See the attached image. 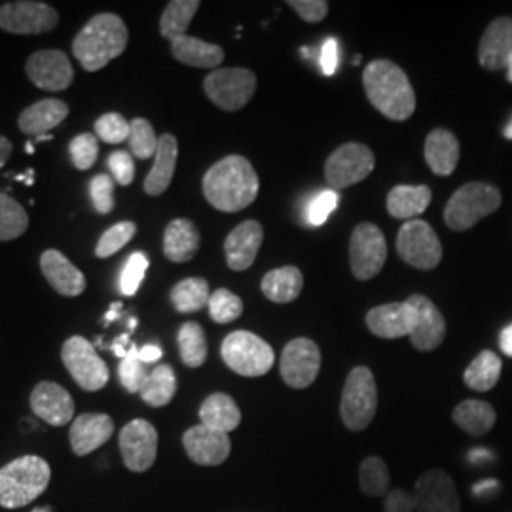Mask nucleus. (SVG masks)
I'll list each match as a JSON object with an SVG mask.
<instances>
[{
    "label": "nucleus",
    "mask_w": 512,
    "mask_h": 512,
    "mask_svg": "<svg viewBox=\"0 0 512 512\" xmlns=\"http://www.w3.org/2000/svg\"><path fill=\"white\" fill-rule=\"evenodd\" d=\"M366 97L389 120L404 122L416 110V93L399 65L387 59L372 61L363 73Z\"/></svg>",
    "instance_id": "2"
},
{
    "label": "nucleus",
    "mask_w": 512,
    "mask_h": 512,
    "mask_svg": "<svg viewBox=\"0 0 512 512\" xmlns=\"http://www.w3.org/2000/svg\"><path fill=\"white\" fill-rule=\"evenodd\" d=\"M220 355L230 370L245 378L268 374L275 361L272 346L249 330H236L228 334L222 342Z\"/></svg>",
    "instance_id": "5"
},
{
    "label": "nucleus",
    "mask_w": 512,
    "mask_h": 512,
    "mask_svg": "<svg viewBox=\"0 0 512 512\" xmlns=\"http://www.w3.org/2000/svg\"><path fill=\"white\" fill-rule=\"evenodd\" d=\"M258 177L251 162L243 156H226L203 177L205 200L224 213H238L258 196Z\"/></svg>",
    "instance_id": "1"
},
{
    "label": "nucleus",
    "mask_w": 512,
    "mask_h": 512,
    "mask_svg": "<svg viewBox=\"0 0 512 512\" xmlns=\"http://www.w3.org/2000/svg\"><path fill=\"white\" fill-rule=\"evenodd\" d=\"M95 135L109 145H120L129 139V122L118 112L103 114L95 122Z\"/></svg>",
    "instance_id": "46"
},
{
    "label": "nucleus",
    "mask_w": 512,
    "mask_h": 512,
    "mask_svg": "<svg viewBox=\"0 0 512 512\" xmlns=\"http://www.w3.org/2000/svg\"><path fill=\"white\" fill-rule=\"evenodd\" d=\"M31 408L40 420L63 427L74 420V401L71 393L55 382H40L31 393Z\"/></svg>",
    "instance_id": "20"
},
{
    "label": "nucleus",
    "mask_w": 512,
    "mask_h": 512,
    "mask_svg": "<svg viewBox=\"0 0 512 512\" xmlns=\"http://www.w3.org/2000/svg\"><path fill=\"white\" fill-rule=\"evenodd\" d=\"M207 308H209V315L215 323L226 325V323H234L241 317L243 302L238 294H234L228 289H219L211 294Z\"/></svg>",
    "instance_id": "44"
},
{
    "label": "nucleus",
    "mask_w": 512,
    "mask_h": 512,
    "mask_svg": "<svg viewBox=\"0 0 512 512\" xmlns=\"http://www.w3.org/2000/svg\"><path fill=\"white\" fill-rule=\"evenodd\" d=\"M139 359L145 363V365H150V363H158L160 359H162V349L158 348V346H143V348L139 349Z\"/></svg>",
    "instance_id": "55"
},
{
    "label": "nucleus",
    "mask_w": 512,
    "mask_h": 512,
    "mask_svg": "<svg viewBox=\"0 0 512 512\" xmlns=\"http://www.w3.org/2000/svg\"><path fill=\"white\" fill-rule=\"evenodd\" d=\"M412 495L416 512H461L456 484L452 476L440 469L423 473Z\"/></svg>",
    "instance_id": "16"
},
{
    "label": "nucleus",
    "mask_w": 512,
    "mask_h": 512,
    "mask_svg": "<svg viewBox=\"0 0 512 512\" xmlns=\"http://www.w3.org/2000/svg\"><path fill=\"white\" fill-rule=\"evenodd\" d=\"M207 97L222 110L243 109L256 92V76L249 69H217L203 82Z\"/></svg>",
    "instance_id": "10"
},
{
    "label": "nucleus",
    "mask_w": 512,
    "mask_h": 512,
    "mask_svg": "<svg viewBox=\"0 0 512 512\" xmlns=\"http://www.w3.org/2000/svg\"><path fill=\"white\" fill-rule=\"evenodd\" d=\"M304 287V275L296 266L272 270L262 279V293L275 304H289L296 300Z\"/></svg>",
    "instance_id": "33"
},
{
    "label": "nucleus",
    "mask_w": 512,
    "mask_h": 512,
    "mask_svg": "<svg viewBox=\"0 0 512 512\" xmlns=\"http://www.w3.org/2000/svg\"><path fill=\"white\" fill-rule=\"evenodd\" d=\"M171 304L179 313H194L209 304V283L202 277H188L171 289Z\"/></svg>",
    "instance_id": "37"
},
{
    "label": "nucleus",
    "mask_w": 512,
    "mask_h": 512,
    "mask_svg": "<svg viewBox=\"0 0 512 512\" xmlns=\"http://www.w3.org/2000/svg\"><path fill=\"white\" fill-rule=\"evenodd\" d=\"M69 152H71V160L76 169H80V171L92 169L99 158L97 137L93 133H80L71 141Z\"/></svg>",
    "instance_id": "47"
},
{
    "label": "nucleus",
    "mask_w": 512,
    "mask_h": 512,
    "mask_svg": "<svg viewBox=\"0 0 512 512\" xmlns=\"http://www.w3.org/2000/svg\"><path fill=\"white\" fill-rule=\"evenodd\" d=\"M454 423L467 435L482 437L495 425V410L484 401H463L454 410Z\"/></svg>",
    "instance_id": "35"
},
{
    "label": "nucleus",
    "mask_w": 512,
    "mask_h": 512,
    "mask_svg": "<svg viewBox=\"0 0 512 512\" xmlns=\"http://www.w3.org/2000/svg\"><path fill=\"white\" fill-rule=\"evenodd\" d=\"M416 313V325L410 334L412 346L420 351H433L439 348L446 336V321L439 308L421 294H412L406 298Z\"/></svg>",
    "instance_id": "19"
},
{
    "label": "nucleus",
    "mask_w": 512,
    "mask_h": 512,
    "mask_svg": "<svg viewBox=\"0 0 512 512\" xmlns=\"http://www.w3.org/2000/svg\"><path fill=\"white\" fill-rule=\"evenodd\" d=\"M135 234H137V224L131 220H124V222L110 226L109 230L97 241L95 256L109 258V256L116 255L122 247L128 245Z\"/></svg>",
    "instance_id": "43"
},
{
    "label": "nucleus",
    "mask_w": 512,
    "mask_h": 512,
    "mask_svg": "<svg viewBox=\"0 0 512 512\" xmlns=\"http://www.w3.org/2000/svg\"><path fill=\"white\" fill-rule=\"evenodd\" d=\"M63 365L84 391H99L109 384V366L97 355L90 340L82 336L69 338L61 349Z\"/></svg>",
    "instance_id": "8"
},
{
    "label": "nucleus",
    "mask_w": 512,
    "mask_h": 512,
    "mask_svg": "<svg viewBox=\"0 0 512 512\" xmlns=\"http://www.w3.org/2000/svg\"><path fill=\"white\" fill-rule=\"evenodd\" d=\"M128 27L116 14L90 19L73 40V54L84 71L97 73L128 48Z\"/></svg>",
    "instance_id": "3"
},
{
    "label": "nucleus",
    "mask_w": 512,
    "mask_h": 512,
    "mask_svg": "<svg viewBox=\"0 0 512 512\" xmlns=\"http://www.w3.org/2000/svg\"><path fill=\"white\" fill-rule=\"evenodd\" d=\"M376 158L370 148L361 143H348L336 148L325 165V177L332 190H342L361 183L374 171Z\"/></svg>",
    "instance_id": "13"
},
{
    "label": "nucleus",
    "mask_w": 512,
    "mask_h": 512,
    "mask_svg": "<svg viewBox=\"0 0 512 512\" xmlns=\"http://www.w3.org/2000/svg\"><path fill=\"white\" fill-rule=\"evenodd\" d=\"M183 444L188 458L202 467L222 465L232 452L230 435L205 427L202 423L190 427L184 433Z\"/></svg>",
    "instance_id": "18"
},
{
    "label": "nucleus",
    "mask_w": 512,
    "mask_h": 512,
    "mask_svg": "<svg viewBox=\"0 0 512 512\" xmlns=\"http://www.w3.org/2000/svg\"><path fill=\"white\" fill-rule=\"evenodd\" d=\"M52 469L46 459L23 456L0 469V507L21 509L46 492Z\"/></svg>",
    "instance_id": "4"
},
{
    "label": "nucleus",
    "mask_w": 512,
    "mask_h": 512,
    "mask_svg": "<svg viewBox=\"0 0 512 512\" xmlns=\"http://www.w3.org/2000/svg\"><path fill=\"white\" fill-rule=\"evenodd\" d=\"M507 78H509V82L512 84V57L509 59V63H507Z\"/></svg>",
    "instance_id": "62"
},
{
    "label": "nucleus",
    "mask_w": 512,
    "mask_h": 512,
    "mask_svg": "<svg viewBox=\"0 0 512 512\" xmlns=\"http://www.w3.org/2000/svg\"><path fill=\"white\" fill-rule=\"evenodd\" d=\"M397 253L412 268L435 270L442 260V245L425 220H408L399 230Z\"/></svg>",
    "instance_id": "9"
},
{
    "label": "nucleus",
    "mask_w": 512,
    "mask_h": 512,
    "mask_svg": "<svg viewBox=\"0 0 512 512\" xmlns=\"http://www.w3.org/2000/svg\"><path fill=\"white\" fill-rule=\"evenodd\" d=\"M179 351L181 359L190 368H200L207 361V340L205 332L198 323H184L179 330Z\"/></svg>",
    "instance_id": "39"
},
{
    "label": "nucleus",
    "mask_w": 512,
    "mask_h": 512,
    "mask_svg": "<svg viewBox=\"0 0 512 512\" xmlns=\"http://www.w3.org/2000/svg\"><path fill=\"white\" fill-rule=\"evenodd\" d=\"M27 76L44 92H63L73 84V65L61 50H40L27 59Z\"/></svg>",
    "instance_id": "17"
},
{
    "label": "nucleus",
    "mask_w": 512,
    "mask_h": 512,
    "mask_svg": "<svg viewBox=\"0 0 512 512\" xmlns=\"http://www.w3.org/2000/svg\"><path fill=\"white\" fill-rule=\"evenodd\" d=\"M148 270V258L145 253H133L129 256L122 275H120V291L126 296H133L139 291Z\"/></svg>",
    "instance_id": "48"
},
{
    "label": "nucleus",
    "mask_w": 512,
    "mask_h": 512,
    "mask_svg": "<svg viewBox=\"0 0 512 512\" xmlns=\"http://www.w3.org/2000/svg\"><path fill=\"white\" fill-rule=\"evenodd\" d=\"M200 251V232L194 222L175 219L169 222L164 234V255L171 262H188Z\"/></svg>",
    "instance_id": "29"
},
{
    "label": "nucleus",
    "mask_w": 512,
    "mask_h": 512,
    "mask_svg": "<svg viewBox=\"0 0 512 512\" xmlns=\"http://www.w3.org/2000/svg\"><path fill=\"white\" fill-rule=\"evenodd\" d=\"M503 135L512 141V118L509 120V124L505 126V129H503Z\"/></svg>",
    "instance_id": "61"
},
{
    "label": "nucleus",
    "mask_w": 512,
    "mask_h": 512,
    "mask_svg": "<svg viewBox=\"0 0 512 512\" xmlns=\"http://www.w3.org/2000/svg\"><path fill=\"white\" fill-rule=\"evenodd\" d=\"M29 228V215L14 198L0 192V241H12Z\"/></svg>",
    "instance_id": "40"
},
{
    "label": "nucleus",
    "mask_w": 512,
    "mask_h": 512,
    "mask_svg": "<svg viewBox=\"0 0 512 512\" xmlns=\"http://www.w3.org/2000/svg\"><path fill=\"white\" fill-rule=\"evenodd\" d=\"M171 54L184 65L198 69H215L224 59V50L220 46L188 35L171 42Z\"/></svg>",
    "instance_id": "31"
},
{
    "label": "nucleus",
    "mask_w": 512,
    "mask_h": 512,
    "mask_svg": "<svg viewBox=\"0 0 512 512\" xmlns=\"http://www.w3.org/2000/svg\"><path fill=\"white\" fill-rule=\"evenodd\" d=\"M129 342V334H122L120 338H116V342H114V346H112V351L120 357V359H124L126 355H128L129 348L126 349Z\"/></svg>",
    "instance_id": "58"
},
{
    "label": "nucleus",
    "mask_w": 512,
    "mask_h": 512,
    "mask_svg": "<svg viewBox=\"0 0 512 512\" xmlns=\"http://www.w3.org/2000/svg\"><path fill=\"white\" fill-rule=\"evenodd\" d=\"M387 260V243L384 232L372 224L363 222L353 230L349 243L351 272L359 281H368L380 274Z\"/></svg>",
    "instance_id": "12"
},
{
    "label": "nucleus",
    "mask_w": 512,
    "mask_h": 512,
    "mask_svg": "<svg viewBox=\"0 0 512 512\" xmlns=\"http://www.w3.org/2000/svg\"><path fill=\"white\" fill-rule=\"evenodd\" d=\"M389 484H391V476L384 459L376 456L363 459L359 467V486L363 494L370 497L385 495L389 492Z\"/></svg>",
    "instance_id": "41"
},
{
    "label": "nucleus",
    "mask_w": 512,
    "mask_h": 512,
    "mask_svg": "<svg viewBox=\"0 0 512 512\" xmlns=\"http://www.w3.org/2000/svg\"><path fill=\"white\" fill-rule=\"evenodd\" d=\"M69 116V105L59 99H42L19 114L18 126L25 135H48Z\"/></svg>",
    "instance_id": "26"
},
{
    "label": "nucleus",
    "mask_w": 512,
    "mask_h": 512,
    "mask_svg": "<svg viewBox=\"0 0 512 512\" xmlns=\"http://www.w3.org/2000/svg\"><path fill=\"white\" fill-rule=\"evenodd\" d=\"M107 164H109L112 179L120 184V186H129V184L133 183V179H135V162H133L131 152L116 150V152L110 154Z\"/></svg>",
    "instance_id": "51"
},
{
    "label": "nucleus",
    "mask_w": 512,
    "mask_h": 512,
    "mask_svg": "<svg viewBox=\"0 0 512 512\" xmlns=\"http://www.w3.org/2000/svg\"><path fill=\"white\" fill-rule=\"evenodd\" d=\"M499 348H501V351H503L507 357H512V325L501 330Z\"/></svg>",
    "instance_id": "56"
},
{
    "label": "nucleus",
    "mask_w": 512,
    "mask_h": 512,
    "mask_svg": "<svg viewBox=\"0 0 512 512\" xmlns=\"http://www.w3.org/2000/svg\"><path fill=\"white\" fill-rule=\"evenodd\" d=\"M118 376L120 384L126 387L128 393H139L141 385L147 380V365L139 359V348L135 344L129 346L128 355L120 361Z\"/></svg>",
    "instance_id": "45"
},
{
    "label": "nucleus",
    "mask_w": 512,
    "mask_h": 512,
    "mask_svg": "<svg viewBox=\"0 0 512 512\" xmlns=\"http://www.w3.org/2000/svg\"><path fill=\"white\" fill-rule=\"evenodd\" d=\"M425 160L435 175H452L459 162V143L456 135L448 129H433L425 139Z\"/></svg>",
    "instance_id": "28"
},
{
    "label": "nucleus",
    "mask_w": 512,
    "mask_h": 512,
    "mask_svg": "<svg viewBox=\"0 0 512 512\" xmlns=\"http://www.w3.org/2000/svg\"><path fill=\"white\" fill-rule=\"evenodd\" d=\"M177 158H179V143L175 135L164 133L158 139V150L154 156V167L145 179V192L148 196H160L169 188L175 175L177 167Z\"/></svg>",
    "instance_id": "27"
},
{
    "label": "nucleus",
    "mask_w": 512,
    "mask_h": 512,
    "mask_svg": "<svg viewBox=\"0 0 512 512\" xmlns=\"http://www.w3.org/2000/svg\"><path fill=\"white\" fill-rule=\"evenodd\" d=\"M378 410V389L370 368L357 366L348 374L342 391L340 414L349 431H365Z\"/></svg>",
    "instance_id": "7"
},
{
    "label": "nucleus",
    "mask_w": 512,
    "mask_h": 512,
    "mask_svg": "<svg viewBox=\"0 0 512 512\" xmlns=\"http://www.w3.org/2000/svg\"><path fill=\"white\" fill-rule=\"evenodd\" d=\"M338 63H340V46L336 38H329L323 48H321V57H319V65L325 76H332L338 71Z\"/></svg>",
    "instance_id": "53"
},
{
    "label": "nucleus",
    "mask_w": 512,
    "mask_h": 512,
    "mask_svg": "<svg viewBox=\"0 0 512 512\" xmlns=\"http://www.w3.org/2000/svg\"><path fill=\"white\" fill-rule=\"evenodd\" d=\"M492 486H495V480H488V482H482V484H478V486H475V492L476 494H480L482 490H488V488H492Z\"/></svg>",
    "instance_id": "60"
},
{
    "label": "nucleus",
    "mask_w": 512,
    "mask_h": 512,
    "mask_svg": "<svg viewBox=\"0 0 512 512\" xmlns=\"http://www.w3.org/2000/svg\"><path fill=\"white\" fill-rule=\"evenodd\" d=\"M501 368H503L501 359L495 355L494 351L486 349V351H480L473 359V363L467 366L463 380L467 387L475 391H490L501 378Z\"/></svg>",
    "instance_id": "36"
},
{
    "label": "nucleus",
    "mask_w": 512,
    "mask_h": 512,
    "mask_svg": "<svg viewBox=\"0 0 512 512\" xmlns=\"http://www.w3.org/2000/svg\"><path fill=\"white\" fill-rule=\"evenodd\" d=\"M158 139L152 124L145 118H135L133 122H129V150L131 156L139 158V160H150L152 156H156L158 150Z\"/></svg>",
    "instance_id": "42"
},
{
    "label": "nucleus",
    "mask_w": 512,
    "mask_h": 512,
    "mask_svg": "<svg viewBox=\"0 0 512 512\" xmlns=\"http://www.w3.org/2000/svg\"><path fill=\"white\" fill-rule=\"evenodd\" d=\"M200 8L198 0H173L160 18V33L162 37L169 38L171 42L177 38L186 37L190 21L196 16Z\"/></svg>",
    "instance_id": "38"
},
{
    "label": "nucleus",
    "mask_w": 512,
    "mask_h": 512,
    "mask_svg": "<svg viewBox=\"0 0 512 512\" xmlns=\"http://www.w3.org/2000/svg\"><path fill=\"white\" fill-rule=\"evenodd\" d=\"M120 310H122V302H114V304L110 306V310L107 311V315H105V321H107V323H112L114 319H118Z\"/></svg>",
    "instance_id": "59"
},
{
    "label": "nucleus",
    "mask_w": 512,
    "mask_h": 512,
    "mask_svg": "<svg viewBox=\"0 0 512 512\" xmlns=\"http://www.w3.org/2000/svg\"><path fill=\"white\" fill-rule=\"evenodd\" d=\"M177 393V376L173 366L158 365L148 372L147 380L141 385L139 395L145 403L162 408L171 403Z\"/></svg>",
    "instance_id": "34"
},
{
    "label": "nucleus",
    "mask_w": 512,
    "mask_h": 512,
    "mask_svg": "<svg viewBox=\"0 0 512 512\" xmlns=\"http://www.w3.org/2000/svg\"><path fill=\"white\" fill-rule=\"evenodd\" d=\"M90 198L99 215H109L114 209V179L105 173L95 175L90 181Z\"/></svg>",
    "instance_id": "49"
},
{
    "label": "nucleus",
    "mask_w": 512,
    "mask_h": 512,
    "mask_svg": "<svg viewBox=\"0 0 512 512\" xmlns=\"http://www.w3.org/2000/svg\"><path fill=\"white\" fill-rule=\"evenodd\" d=\"M40 270L48 283L54 287L55 293L61 296H78L86 291V277L74 266L73 262L55 251L48 249L40 256Z\"/></svg>",
    "instance_id": "23"
},
{
    "label": "nucleus",
    "mask_w": 512,
    "mask_h": 512,
    "mask_svg": "<svg viewBox=\"0 0 512 512\" xmlns=\"http://www.w3.org/2000/svg\"><path fill=\"white\" fill-rule=\"evenodd\" d=\"M338 202H340V196L336 190H325V192L317 194L308 207V222L311 226L325 224L330 213L338 207Z\"/></svg>",
    "instance_id": "50"
},
{
    "label": "nucleus",
    "mask_w": 512,
    "mask_h": 512,
    "mask_svg": "<svg viewBox=\"0 0 512 512\" xmlns=\"http://www.w3.org/2000/svg\"><path fill=\"white\" fill-rule=\"evenodd\" d=\"M200 420L205 427L220 433H232L241 423V410L236 401L226 393H213L203 401Z\"/></svg>",
    "instance_id": "32"
},
{
    "label": "nucleus",
    "mask_w": 512,
    "mask_h": 512,
    "mask_svg": "<svg viewBox=\"0 0 512 512\" xmlns=\"http://www.w3.org/2000/svg\"><path fill=\"white\" fill-rule=\"evenodd\" d=\"M281 378L293 389L310 387L321 370V349L310 338H294L281 353Z\"/></svg>",
    "instance_id": "14"
},
{
    "label": "nucleus",
    "mask_w": 512,
    "mask_h": 512,
    "mask_svg": "<svg viewBox=\"0 0 512 512\" xmlns=\"http://www.w3.org/2000/svg\"><path fill=\"white\" fill-rule=\"evenodd\" d=\"M431 203V188L429 186H410L401 184L395 186L387 196V211L393 219L414 220L423 211H427Z\"/></svg>",
    "instance_id": "30"
},
{
    "label": "nucleus",
    "mask_w": 512,
    "mask_h": 512,
    "mask_svg": "<svg viewBox=\"0 0 512 512\" xmlns=\"http://www.w3.org/2000/svg\"><path fill=\"white\" fill-rule=\"evenodd\" d=\"M25 152H27V154H33V152H35V147H33V143H27V147H25Z\"/></svg>",
    "instance_id": "63"
},
{
    "label": "nucleus",
    "mask_w": 512,
    "mask_h": 512,
    "mask_svg": "<svg viewBox=\"0 0 512 512\" xmlns=\"http://www.w3.org/2000/svg\"><path fill=\"white\" fill-rule=\"evenodd\" d=\"M264 239L260 222L245 220L236 226L224 241L226 262L234 272H245L253 266Z\"/></svg>",
    "instance_id": "22"
},
{
    "label": "nucleus",
    "mask_w": 512,
    "mask_h": 512,
    "mask_svg": "<svg viewBox=\"0 0 512 512\" xmlns=\"http://www.w3.org/2000/svg\"><path fill=\"white\" fill-rule=\"evenodd\" d=\"M385 512H414L416 505H414V495L408 494L406 490H391L389 494L385 495L384 503Z\"/></svg>",
    "instance_id": "54"
},
{
    "label": "nucleus",
    "mask_w": 512,
    "mask_h": 512,
    "mask_svg": "<svg viewBox=\"0 0 512 512\" xmlns=\"http://www.w3.org/2000/svg\"><path fill=\"white\" fill-rule=\"evenodd\" d=\"M512 57V18L495 19L478 46L480 65L488 71L507 69Z\"/></svg>",
    "instance_id": "25"
},
{
    "label": "nucleus",
    "mask_w": 512,
    "mask_h": 512,
    "mask_svg": "<svg viewBox=\"0 0 512 512\" xmlns=\"http://www.w3.org/2000/svg\"><path fill=\"white\" fill-rule=\"evenodd\" d=\"M289 4L294 12L308 23H319L329 14V4L325 0H293Z\"/></svg>",
    "instance_id": "52"
},
{
    "label": "nucleus",
    "mask_w": 512,
    "mask_h": 512,
    "mask_svg": "<svg viewBox=\"0 0 512 512\" xmlns=\"http://www.w3.org/2000/svg\"><path fill=\"white\" fill-rule=\"evenodd\" d=\"M33 512H52V507H40V509H35Z\"/></svg>",
    "instance_id": "64"
},
{
    "label": "nucleus",
    "mask_w": 512,
    "mask_h": 512,
    "mask_svg": "<svg viewBox=\"0 0 512 512\" xmlns=\"http://www.w3.org/2000/svg\"><path fill=\"white\" fill-rule=\"evenodd\" d=\"M57 23L59 14L46 2L16 0L0 6V29L12 35H44Z\"/></svg>",
    "instance_id": "11"
},
{
    "label": "nucleus",
    "mask_w": 512,
    "mask_h": 512,
    "mask_svg": "<svg viewBox=\"0 0 512 512\" xmlns=\"http://www.w3.org/2000/svg\"><path fill=\"white\" fill-rule=\"evenodd\" d=\"M120 452L129 471L145 473L158 456V431L147 420L129 421L120 431Z\"/></svg>",
    "instance_id": "15"
},
{
    "label": "nucleus",
    "mask_w": 512,
    "mask_h": 512,
    "mask_svg": "<svg viewBox=\"0 0 512 512\" xmlns=\"http://www.w3.org/2000/svg\"><path fill=\"white\" fill-rule=\"evenodd\" d=\"M12 150H14V145L10 143V139H6V137L0 135V169L10 160Z\"/></svg>",
    "instance_id": "57"
},
{
    "label": "nucleus",
    "mask_w": 512,
    "mask_h": 512,
    "mask_svg": "<svg viewBox=\"0 0 512 512\" xmlns=\"http://www.w3.org/2000/svg\"><path fill=\"white\" fill-rule=\"evenodd\" d=\"M416 325V313L412 306L404 302H391L366 313V327L374 334L385 340H397L410 336Z\"/></svg>",
    "instance_id": "21"
},
{
    "label": "nucleus",
    "mask_w": 512,
    "mask_h": 512,
    "mask_svg": "<svg viewBox=\"0 0 512 512\" xmlns=\"http://www.w3.org/2000/svg\"><path fill=\"white\" fill-rule=\"evenodd\" d=\"M501 205V192L486 183H469L461 186L450 198L444 209V220L448 228L463 232L473 228L476 222L494 211Z\"/></svg>",
    "instance_id": "6"
},
{
    "label": "nucleus",
    "mask_w": 512,
    "mask_h": 512,
    "mask_svg": "<svg viewBox=\"0 0 512 512\" xmlns=\"http://www.w3.org/2000/svg\"><path fill=\"white\" fill-rule=\"evenodd\" d=\"M114 421L107 414H80L71 425V448L76 456H88L109 442Z\"/></svg>",
    "instance_id": "24"
}]
</instances>
